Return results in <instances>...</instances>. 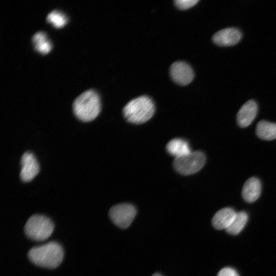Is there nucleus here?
<instances>
[{"mask_svg": "<svg viewBox=\"0 0 276 276\" xmlns=\"http://www.w3.org/2000/svg\"><path fill=\"white\" fill-rule=\"evenodd\" d=\"M198 2V0H176L174 4L178 9L186 10L192 7Z\"/></svg>", "mask_w": 276, "mask_h": 276, "instance_id": "a211bd4d", "label": "nucleus"}, {"mask_svg": "<svg viewBox=\"0 0 276 276\" xmlns=\"http://www.w3.org/2000/svg\"><path fill=\"white\" fill-rule=\"evenodd\" d=\"M256 131L260 139L272 140L276 139V124L261 121L257 125Z\"/></svg>", "mask_w": 276, "mask_h": 276, "instance_id": "4468645a", "label": "nucleus"}, {"mask_svg": "<svg viewBox=\"0 0 276 276\" xmlns=\"http://www.w3.org/2000/svg\"><path fill=\"white\" fill-rule=\"evenodd\" d=\"M63 254L62 246L58 243L52 241L32 248L28 252V257L37 265L54 268L62 262Z\"/></svg>", "mask_w": 276, "mask_h": 276, "instance_id": "f257e3e1", "label": "nucleus"}, {"mask_svg": "<svg viewBox=\"0 0 276 276\" xmlns=\"http://www.w3.org/2000/svg\"><path fill=\"white\" fill-rule=\"evenodd\" d=\"M155 104L152 99L147 96L134 98L124 106L123 116L129 122L140 124L146 122L154 114Z\"/></svg>", "mask_w": 276, "mask_h": 276, "instance_id": "f03ea898", "label": "nucleus"}, {"mask_svg": "<svg viewBox=\"0 0 276 276\" xmlns=\"http://www.w3.org/2000/svg\"><path fill=\"white\" fill-rule=\"evenodd\" d=\"M166 150L175 158L180 157L192 152L188 142L183 139L175 138L170 141L166 145Z\"/></svg>", "mask_w": 276, "mask_h": 276, "instance_id": "ddd939ff", "label": "nucleus"}, {"mask_svg": "<svg viewBox=\"0 0 276 276\" xmlns=\"http://www.w3.org/2000/svg\"><path fill=\"white\" fill-rule=\"evenodd\" d=\"M215 43L220 46H231L237 44L241 38L240 31L234 28L222 29L213 36Z\"/></svg>", "mask_w": 276, "mask_h": 276, "instance_id": "1a4fd4ad", "label": "nucleus"}, {"mask_svg": "<svg viewBox=\"0 0 276 276\" xmlns=\"http://www.w3.org/2000/svg\"><path fill=\"white\" fill-rule=\"evenodd\" d=\"M247 221L248 215L246 212L243 211L238 212L226 231L230 234L237 235L243 229Z\"/></svg>", "mask_w": 276, "mask_h": 276, "instance_id": "dca6fc26", "label": "nucleus"}, {"mask_svg": "<svg viewBox=\"0 0 276 276\" xmlns=\"http://www.w3.org/2000/svg\"><path fill=\"white\" fill-rule=\"evenodd\" d=\"M54 224L47 217L34 215L29 218L25 226L26 235L30 239L41 241L48 239L52 234Z\"/></svg>", "mask_w": 276, "mask_h": 276, "instance_id": "20e7f679", "label": "nucleus"}, {"mask_svg": "<svg viewBox=\"0 0 276 276\" xmlns=\"http://www.w3.org/2000/svg\"><path fill=\"white\" fill-rule=\"evenodd\" d=\"M136 214V209L129 203L117 204L111 208L109 211L112 221L122 228H126L130 225Z\"/></svg>", "mask_w": 276, "mask_h": 276, "instance_id": "423d86ee", "label": "nucleus"}, {"mask_svg": "<svg viewBox=\"0 0 276 276\" xmlns=\"http://www.w3.org/2000/svg\"><path fill=\"white\" fill-rule=\"evenodd\" d=\"M20 177L25 182L31 181L38 173L39 166L34 155L30 152L23 154L21 158Z\"/></svg>", "mask_w": 276, "mask_h": 276, "instance_id": "6e6552de", "label": "nucleus"}, {"mask_svg": "<svg viewBox=\"0 0 276 276\" xmlns=\"http://www.w3.org/2000/svg\"><path fill=\"white\" fill-rule=\"evenodd\" d=\"M32 40L35 50L40 53L47 54L52 49V43L44 32H36L33 35Z\"/></svg>", "mask_w": 276, "mask_h": 276, "instance_id": "2eb2a0df", "label": "nucleus"}, {"mask_svg": "<svg viewBox=\"0 0 276 276\" xmlns=\"http://www.w3.org/2000/svg\"><path fill=\"white\" fill-rule=\"evenodd\" d=\"M205 156L201 151L192 152L185 156L175 158L173 166L182 175H191L199 171L204 165Z\"/></svg>", "mask_w": 276, "mask_h": 276, "instance_id": "39448f33", "label": "nucleus"}, {"mask_svg": "<svg viewBox=\"0 0 276 276\" xmlns=\"http://www.w3.org/2000/svg\"><path fill=\"white\" fill-rule=\"evenodd\" d=\"M152 276H162V275H160V274L159 273H154L152 275Z\"/></svg>", "mask_w": 276, "mask_h": 276, "instance_id": "aec40b11", "label": "nucleus"}, {"mask_svg": "<svg viewBox=\"0 0 276 276\" xmlns=\"http://www.w3.org/2000/svg\"><path fill=\"white\" fill-rule=\"evenodd\" d=\"M172 79L180 85H186L193 80L194 75L192 67L183 61L174 62L170 67Z\"/></svg>", "mask_w": 276, "mask_h": 276, "instance_id": "0eeeda50", "label": "nucleus"}, {"mask_svg": "<svg viewBox=\"0 0 276 276\" xmlns=\"http://www.w3.org/2000/svg\"><path fill=\"white\" fill-rule=\"evenodd\" d=\"M261 192V185L260 180L256 177H251L245 182L242 195L247 202L251 203L255 201L259 197Z\"/></svg>", "mask_w": 276, "mask_h": 276, "instance_id": "f8f14e48", "label": "nucleus"}, {"mask_svg": "<svg viewBox=\"0 0 276 276\" xmlns=\"http://www.w3.org/2000/svg\"><path fill=\"white\" fill-rule=\"evenodd\" d=\"M236 212L231 208H223L216 213L212 218L213 226L217 229H226L233 222Z\"/></svg>", "mask_w": 276, "mask_h": 276, "instance_id": "9b49d317", "label": "nucleus"}, {"mask_svg": "<svg viewBox=\"0 0 276 276\" xmlns=\"http://www.w3.org/2000/svg\"><path fill=\"white\" fill-rule=\"evenodd\" d=\"M73 111L78 119L83 122L94 120L101 110V102L98 93L88 89L80 94L74 101Z\"/></svg>", "mask_w": 276, "mask_h": 276, "instance_id": "7ed1b4c3", "label": "nucleus"}, {"mask_svg": "<svg viewBox=\"0 0 276 276\" xmlns=\"http://www.w3.org/2000/svg\"><path fill=\"white\" fill-rule=\"evenodd\" d=\"M258 107L255 101L250 100L246 102L239 110L237 115L238 125L241 127L249 126L255 118Z\"/></svg>", "mask_w": 276, "mask_h": 276, "instance_id": "9d476101", "label": "nucleus"}, {"mask_svg": "<svg viewBox=\"0 0 276 276\" xmlns=\"http://www.w3.org/2000/svg\"><path fill=\"white\" fill-rule=\"evenodd\" d=\"M217 276H239V275L235 269L225 267L220 270Z\"/></svg>", "mask_w": 276, "mask_h": 276, "instance_id": "6ab92c4d", "label": "nucleus"}, {"mask_svg": "<svg viewBox=\"0 0 276 276\" xmlns=\"http://www.w3.org/2000/svg\"><path fill=\"white\" fill-rule=\"evenodd\" d=\"M47 20L54 27L60 28L65 25L67 18L63 13L58 10H54L49 13Z\"/></svg>", "mask_w": 276, "mask_h": 276, "instance_id": "f3484780", "label": "nucleus"}]
</instances>
